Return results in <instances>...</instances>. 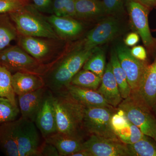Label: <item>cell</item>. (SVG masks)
<instances>
[{
  "label": "cell",
  "mask_w": 156,
  "mask_h": 156,
  "mask_svg": "<svg viewBox=\"0 0 156 156\" xmlns=\"http://www.w3.org/2000/svg\"><path fill=\"white\" fill-rule=\"evenodd\" d=\"M52 94L58 132L83 139L86 107L73 98L66 90Z\"/></svg>",
  "instance_id": "obj_1"
},
{
  "label": "cell",
  "mask_w": 156,
  "mask_h": 156,
  "mask_svg": "<svg viewBox=\"0 0 156 156\" xmlns=\"http://www.w3.org/2000/svg\"><path fill=\"white\" fill-rule=\"evenodd\" d=\"M9 14L20 34L53 40L59 39L46 18L28 5Z\"/></svg>",
  "instance_id": "obj_2"
},
{
  "label": "cell",
  "mask_w": 156,
  "mask_h": 156,
  "mask_svg": "<svg viewBox=\"0 0 156 156\" xmlns=\"http://www.w3.org/2000/svg\"><path fill=\"white\" fill-rule=\"evenodd\" d=\"M97 48L87 50L81 47L68 54L48 74L51 85L58 89L67 87Z\"/></svg>",
  "instance_id": "obj_3"
},
{
  "label": "cell",
  "mask_w": 156,
  "mask_h": 156,
  "mask_svg": "<svg viewBox=\"0 0 156 156\" xmlns=\"http://www.w3.org/2000/svg\"><path fill=\"white\" fill-rule=\"evenodd\" d=\"M117 109L121 110L131 122L146 136L153 138L156 134V119L151 109L130 95L123 99Z\"/></svg>",
  "instance_id": "obj_4"
},
{
  "label": "cell",
  "mask_w": 156,
  "mask_h": 156,
  "mask_svg": "<svg viewBox=\"0 0 156 156\" xmlns=\"http://www.w3.org/2000/svg\"><path fill=\"white\" fill-rule=\"evenodd\" d=\"M12 123L19 156H39L41 144L35 123L22 117Z\"/></svg>",
  "instance_id": "obj_5"
},
{
  "label": "cell",
  "mask_w": 156,
  "mask_h": 156,
  "mask_svg": "<svg viewBox=\"0 0 156 156\" xmlns=\"http://www.w3.org/2000/svg\"><path fill=\"white\" fill-rule=\"evenodd\" d=\"M116 110L115 108L86 107L83 120L84 130L90 135L120 140L115 134L111 124L112 116Z\"/></svg>",
  "instance_id": "obj_6"
},
{
  "label": "cell",
  "mask_w": 156,
  "mask_h": 156,
  "mask_svg": "<svg viewBox=\"0 0 156 156\" xmlns=\"http://www.w3.org/2000/svg\"><path fill=\"white\" fill-rule=\"evenodd\" d=\"M115 50L121 66L126 73L131 92L136 91L142 84L148 64L146 61L134 58L130 50L125 45H117Z\"/></svg>",
  "instance_id": "obj_7"
},
{
  "label": "cell",
  "mask_w": 156,
  "mask_h": 156,
  "mask_svg": "<svg viewBox=\"0 0 156 156\" xmlns=\"http://www.w3.org/2000/svg\"><path fill=\"white\" fill-rule=\"evenodd\" d=\"M0 65L11 72L34 73L39 66L37 60L18 46H9L0 51Z\"/></svg>",
  "instance_id": "obj_8"
},
{
  "label": "cell",
  "mask_w": 156,
  "mask_h": 156,
  "mask_svg": "<svg viewBox=\"0 0 156 156\" xmlns=\"http://www.w3.org/2000/svg\"><path fill=\"white\" fill-rule=\"evenodd\" d=\"M119 20L115 16H109L101 20L87 34L83 48L91 50L115 38L121 30Z\"/></svg>",
  "instance_id": "obj_9"
},
{
  "label": "cell",
  "mask_w": 156,
  "mask_h": 156,
  "mask_svg": "<svg viewBox=\"0 0 156 156\" xmlns=\"http://www.w3.org/2000/svg\"><path fill=\"white\" fill-rule=\"evenodd\" d=\"M83 149L91 156H132L127 144L122 141L93 134L83 141Z\"/></svg>",
  "instance_id": "obj_10"
},
{
  "label": "cell",
  "mask_w": 156,
  "mask_h": 156,
  "mask_svg": "<svg viewBox=\"0 0 156 156\" xmlns=\"http://www.w3.org/2000/svg\"><path fill=\"white\" fill-rule=\"evenodd\" d=\"M127 7L133 28L146 47L148 49L153 48L155 41L151 34L148 19L150 9L136 0H128Z\"/></svg>",
  "instance_id": "obj_11"
},
{
  "label": "cell",
  "mask_w": 156,
  "mask_h": 156,
  "mask_svg": "<svg viewBox=\"0 0 156 156\" xmlns=\"http://www.w3.org/2000/svg\"><path fill=\"white\" fill-rule=\"evenodd\" d=\"M111 124L116 136L125 144H132L147 136L131 122L123 112L119 109H116L112 116Z\"/></svg>",
  "instance_id": "obj_12"
},
{
  "label": "cell",
  "mask_w": 156,
  "mask_h": 156,
  "mask_svg": "<svg viewBox=\"0 0 156 156\" xmlns=\"http://www.w3.org/2000/svg\"><path fill=\"white\" fill-rule=\"evenodd\" d=\"M34 123L44 139L58 132L52 93L45 94L41 107L37 115Z\"/></svg>",
  "instance_id": "obj_13"
},
{
  "label": "cell",
  "mask_w": 156,
  "mask_h": 156,
  "mask_svg": "<svg viewBox=\"0 0 156 156\" xmlns=\"http://www.w3.org/2000/svg\"><path fill=\"white\" fill-rule=\"evenodd\" d=\"M152 109L156 103V56L153 63L148 65L141 86L131 95Z\"/></svg>",
  "instance_id": "obj_14"
},
{
  "label": "cell",
  "mask_w": 156,
  "mask_h": 156,
  "mask_svg": "<svg viewBox=\"0 0 156 156\" xmlns=\"http://www.w3.org/2000/svg\"><path fill=\"white\" fill-rule=\"evenodd\" d=\"M46 91L44 87L18 96L21 117L34 122L41 107Z\"/></svg>",
  "instance_id": "obj_15"
},
{
  "label": "cell",
  "mask_w": 156,
  "mask_h": 156,
  "mask_svg": "<svg viewBox=\"0 0 156 156\" xmlns=\"http://www.w3.org/2000/svg\"><path fill=\"white\" fill-rule=\"evenodd\" d=\"M97 91L109 105L116 108L122 101L119 89L113 74L111 64L109 62L101 77V83Z\"/></svg>",
  "instance_id": "obj_16"
},
{
  "label": "cell",
  "mask_w": 156,
  "mask_h": 156,
  "mask_svg": "<svg viewBox=\"0 0 156 156\" xmlns=\"http://www.w3.org/2000/svg\"><path fill=\"white\" fill-rule=\"evenodd\" d=\"M66 90L71 96L87 107L112 108L97 90L86 89L69 85Z\"/></svg>",
  "instance_id": "obj_17"
},
{
  "label": "cell",
  "mask_w": 156,
  "mask_h": 156,
  "mask_svg": "<svg viewBox=\"0 0 156 156\" xmlns=\"http://www.w3.org/2000/svg\"><path fill=\"white\" fill-rule=\"evenodd\" d=\"M58 37L70 38L79 35L83 27L82 23L72 17L52 15L46 17Z\"/></svg>",
  "instance_id": "obj_18"
},
{
  "label": "cell",
  "mask_w": 156,
  "mask_h": 156,
  "mask_svg": "<svg viewBox=\"0 0 156 156\" xmlns=\"http://www.w3.org/2000/svg\"><path fill=\"white\" fill-rule=\"evenodd\" d=\"M12 85L15 94L19 96L43 88L45 83L34 73L17 72L12 76Z\"/></svg>",
  "instance_id": "obj_19"
},
{
  "label": "cell",
  "mask_w": 156,
  "mask_h": 156,
  "mask_svg": "<svg viewBox=\"0 0 156 156\" xmlns=\"http://www.w3.org/2000/svg\"><path fill=\"white\" fill-rule=\"evenodd\" d=\"M18 39L20 47L37 61L44 58L52 52L53 46L46 40L21 34Z\"/></svg>",
  "instance_id": "obj_20"
},
{
  "label": "cell",
  "mask_w": 156,
  "mask_h": 156,
  "mask_svg": "<svg viewBox=\"0 0 156 156\" xmlns=\"http://www.w3.org/2000/svg\"><path fill=\"white\" fill-rule=\"evenodd\" d=\"M45 140L53 144L58 150L59 156H71L83 149V139L64 135L59 132L52 134Z\"/></svg>",
  "instance_id": "obj_21"
},
{
  "label": "cell",
  "mask_w": 156,
  "mask_h": 156,
  "mask_svg": "<svg viewBox=\"0 0 156 156\" xmlns=\"http://www.w3.org/2000/svg\"><path fill=\"white\" fill-rule=\"evenodd\" d=\"M76 17L88 19L106 14L101 1L75 0Z\"/></svg>",
  "instance_id": "obj_22"
},
{
  "label": "cell",
  "mask_w": 156,
  "mask_h": 156,
  "mask_svg": "<svg viewBox=\"0 0 156 156\" xmlns=\"http://www.w3.org/2000/svg\"><path fill=\"white\" fill-rule=\"evenodd\" d=\"M0 149L6 156H19L13 134L12 122L0 126Z\"/></svg>",
  "instance_id": "obj_23"
},
{
  "label": "cell",
  "mask_w": 156,
  "mask_h": 156,
  "mask_svg": "<svg viewBox=\"0 0 156 156\" xmlns=\"http://www.w3.org/2000/svg\"><path fill=\"white\" fill-rule=\"evenodd\" d=\"M110 62L121 96L123 99H125L130 96L132 90L128 84L126 73L121 66L115 50L112 51Z\"/></svg>",
  "instance_id": "obj_24"
},
{
  "label": "cell",
  "mask_w": 156,
  "mask_h": 156,
  "mask_svg": "<svg viewBox=\"0 0 156 156\" xmlns=\"http://www.w3.org/2000/svg\"><path fill=\"white\" fill-rule=\"evenodd\" d=\"M18 33L9 14H0V51L9 47Z\"/></svg>",
  "instance_id": "obj_25"
},
{
  "label": "cell",
  "mask_w": 156,
  "mask_h": 156,
  "mask_svg": "<svg viewBox=\"0 0 156 156\" xmlns=\"http://www.w3.org/2000/svg\"><path fill=\"white\" fill-rule=\"evenodd\" d=\"M101 77L88 70L83 69L73 77L70 85L86 89L97 90L101 83Z\"/></svg>",
  "instance_id": "obj_26"
},
{
  "label": "cell",
  "mask_w": 156,
  "mask_h": 156,
  "mask_svg": "<svg viewBox=\"0 0 156 156\" xmlns=\"http://www.w3.org/2000/svg\"><path fill=\"white\" fill-rule=\"evenodd\" d=\"M12 76L10 71L0 65V97L9 99L17 106L16 94L12 87Z\"/></svg>",
  "instance_id": "obj_27"
},
{
  "label": "cell",
  "mask_w": 156,
  "mask_h": 156,
  "mask_svg": "<svg viewBox=\"0 0 156 156\" xmlns=\"http://www.w3.org/2000/svg\"><path fill=\"white\" fill-rule=\"evenodd\" d=\"M105 67V54L98 47L83 66L84 69L90 71L101 77L103 76Z\"/></svg>",
  "instance_id": "obj_28"
},
{
  "label": "cell",
  "mask_w": 156,
  "mask_h": 156,
  "mask_svg": "<svg viewBox=\"0 0 156 156\" xmlns=\"http://www.w3.org/2000/svg\"><path fill=\"white\" fill-rule=\"evenodd\" d=\"M146 136L137 142L127 144L132 156H156V144Z\"/></svg>",
  "instance_id": "obj_29"
},
{
  "label": "cell",
  "mask_w": 156,
  "mask_h": 156,
  "mask_svg": "<svg viewBox=\"0 0 156 156\" xmlns=\"http://www.w3.org/2000/svg\"><path fill=\"white\" fill-rule=\"evenodd\" d=\"M20 111L9 99L0 97V126L16 120Z\"/></svg>",
  "instance_id": "obj_30"
},
{
  "label": "cell",
  "mask_w": 156,
  "mask_h": 156,
  "mask_svg": "<svg viewBox=\"0 0 156 156\" xmlns=\"http://www.w3.org/2000/svg\"><path fill=\"white\" fill-rule=\"evenodd\" d=\"M28 0H0V14H9L28 5Z\"/></svg>",
  "instance_id": "obj_31"
},
{
  "label": "cell",
  "mask_w": 156,
  "mask_h": 156,
  "mask_svg": "<svg viewBox=\"0 0 156 156\" xmlns=\"http://www.w3.org/2000/svg\"><path fill=\"white\" fill-rule=\"evenodd\" d=\"M101 2L107 14L116 16L124 11V0H102Z\"/></svg>",
  "instance_id": "obj_32"
},
{
  "label": "cell",
  "mask_w": 156,
  "mask_h": 156,
  "mask_svg": "<svg viewBox=\"0 0 156 156\" xmlns=\"http://www.w3.org/2000/svg\"><path fill=\"white\" fill-rule=\"evenodd\" d=\"M59 156V153L53 144L45 141L40 146L39 156Z\"/></svg>",
  "instance_id": "obj_33"
},
{
  "label": "cell",
  "mask_w": 156,
  "mask_h": 156,
  "mask_svg": "<svg viewBox=\"0 0 156 156\" xmlns=\"http://www.w3.org/2000/svg\"><path fill=\"white\" fill-rule=\"evenodd\" d=\"M68 1V0H54L53 5L54 15L64 17L65 9Z\"/></svg>",
  "instance_id": "obj_34"
},
{
  "label": "cell",
  "mask_w": 156,
  "mask_h": 156,
  "mask_svg": "<svg viewBox=\"0 0 156 156\" xmlns=\"http://www.w3.org/2000/svg\"><path fill=\"white\" fill-rule=\"evenodd\" d=\"M130 53L134 58L141 61H145L147 58L145 48L141 46H134L130 50Z\"/></svg>",
  "instance_id": "obj_35"
},
{
  "label": "cell",
  "mask_w": 156,
  "mask_h": 156,
  "mask_svg": "<svg viewBox=\"0 0 156 156\" xmlns=\"http://www.w3.org/2000/svg\"><path fill=\"white\" fill-rule=\"evenodd\" d=\"M36 9L42 12L50 11L51 7L53 8L52 0H32Z\"/></svg>",
  "instance_id": "obj_36"
},
{
  "label": "cell",
  "mask_w": 156,
  "mask_h": 156,
  "mask_svg": "<svg viewBox=\"0 0 156 156\" xmlns=\"http://www.w3.org/2000/svg\"><path fill=\"white\" fill-rule=\"evenodd\" d=\"M140 36L137 33L128 34L124 39V43L128 47H134L139 42Z\"/></svg>",
  "instance_id": "obj_37"
},
{
  "label": "cell",
  "mask_w": 156,
  "mask_h": 156,
  "mask_svg": "<svg viewBox=\"0 0 156 156\" xmlns=\"http://www.w3.org/2000/svg\"><path fill=\"white\" fill-rule=\"evenodd\" d=\"M149 9L156 7V0H136Z\"/></svg>",
  "instance_id": "obj_38"
},
{
  "label": "cell",
  "mask_w": 156,
  "mask_h": 156,
  "mask_svg": "<svg viewBox=\"0 0 156 156\" xmlns=\"http://www.w3.org/2000/svg\"><path fill=\"white\" fill-rule=\"evenodd\" d=\"M71 156H91L89 152L84 150H81L76 152Z\"/></svg>",
  "instance_id": "obj_39"
},
{
  "label": "cell",
  "mask_w": 156,
  "mask_h": 156,
  "mask_svg": "<svg viewBox=\"0 0 156 156\" xmlns=\"http://www.w3.org/2000/svg\"><path fill=\"white\" fill-rule=\"evenodd\" d=\"M152 109L153 110L154 112V113L155 114V115H156V103L153 106Z\"/></svg>",
  "instance_id": "obj_40"
},
{
  "label": "cell",
  "mask_w": 156,
  "mask_h": 156,
  "mask_svg": "<svg viewBox=\"0 0 156 156\" xmlns=\"http://www.w3.org/2000/svg\"><path fill=\"white\" fill-rule=\"evenodd\" d=\"M153 138L154 140H155V141L156 142V134L154 136Z\"/></svg>",
  "instance_id": "obj_41"
}]
</instances>
